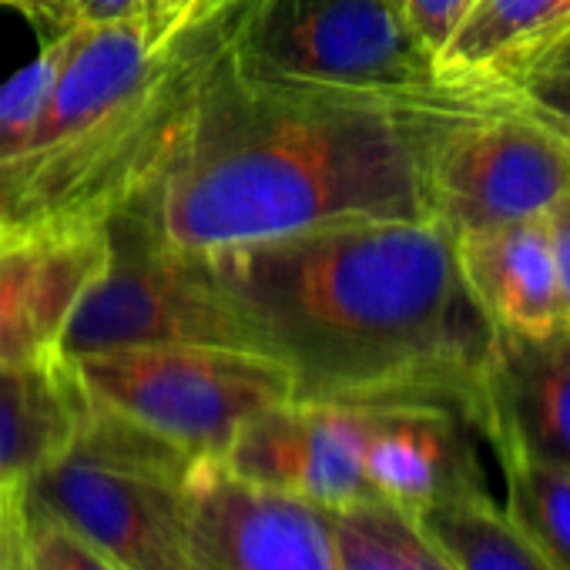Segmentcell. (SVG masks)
<instances>
[{"mask_svg":"<svg viewBox=\"0 0 570 570\" xmlns=\"http://www.w3.org/2000/svg\"><path fill=\"white\" fill-rule=\"evenodd\" d=\"M296 400L446 403L476 416L493 326L430 218H350L191 252Z\"/></svg>","mask_w":570,"mask_h":570,"instance_id":"6da1fadb","label":"cell"},{"mask_svg":"<svg viewBox=\"0 0 570 570\" xmlns=\"http://www.w3.org/2000/svg\"><path fill=\"white\" fill-rule=\"evenodd\" d=\"M413 105L255 85L222 48L175 148L121 208L178 252L426 218Z\"/></svg>","mask_w":570,"mask_h":570,"instance_id":"7a4b0ae2","label":"cell"},{"mask_svg":"<svg viewBox=\"0 0 570 570\" xmlns=\"http://www.w3.org/2000/svg\"><path fill=\"white\" fill-rule=\"evenodd\" d=\"M426 218L453 238L543 215L570 191L563 135L507 91H460L413 105Z\"/></svg>","mask_w":570,"mask_h":570,"instance_id":"3957f363","label":"cell"},{"mask_svg":"<svg viewBox=\"0 0 570 570\" xmlns=\"http://www.w3.org/2000/svg\"><path fill=\"white\" fill-rule=\"evenodd\" d=\"M225 58L245 81L426 101L443 91L436 61L390 0H235Z\"/></svg>","mask_w":570,"mask_h":570,"instance_id":"277c9868","label":"cell"},{"mask_svg":"<svg viewBox=\"0 0 570 570\" xmlns=\"http://www.w3.org/2000/svg\"><path fill=\"white\" fill-rule=\"evenodd\" d=\"M105 232L108 258L78 296L58 340L65 363L148 346L258 350L248 323L191 252L161 245L125 208L108 215Z\"/></svg>","mask_w":570,"mask_h":570,"instance_id":"5b68a950","label":"cell"},{"mask_svg":"<svg viewBox=\"0 0 570 570\" xmlns=\"http://www.w3.org/2000/svg\"><path fill=\"white\" fill-rule=\"evenodd\" d=\"M91 403L115 410L195 456L218 460L255 413L296 400L275 356L235 346H148L68 363Z\"/></svg>","mask_w":570,"mask_h":570,"instance_id":"8992f818","label":"cell"},{"mask_svg":"<svg viewBox=\"0 0 570 570\" xmlns=\"http://www.w3.org/2000/svg\"><path fill=\"white\" fill-rule=\"evenodd\" d=\"M191 570H340L330 510L202 456L185 483Z\"/></svg>","mask_w":570,"mask_h":570,"instance_id":"52a82bcc","label":"cell"},{"mask_svg":"<svg viewBox=\"0 0 570 570\" xmlns=\"http://www.w3.org/2000/svg\"><path fill=\"white\" fill-rule=\"evenodd\" d=\"M21 497L121 570H191L185 490L61 456Z\"/></svg>","mask_w":570,"mask_h":570,"instance_id":"ba28073f","label":"cell"},{"mask_svg":"<svg viewBox=\"0 0 570 570\" xmlns=\"http://www.w3.org/2000/svg\"><path fill=\"white\" fill-rule=\"evenodd\" d=\"M218 463L255 487L326 510L376 500L363 473V406L285 400L245 420Z\"/></svg>","mask_w":570,"mask_h":570,"instance_id":"9c48e42d","label":"cell"},{"mask_svg":"<svg viewBox=\"0 0 570 570\" xmlns=\"http://www.w3.org/2000/svg\"><path fill=\"white\" fill-rule=\"evenodd\" d=\"M363 473L376 493L406 513L436 503L490 497L473 413L446 403H360Z\"/></svg>","mask_w":570,"mask_h":570,"instance_id":"30bf717a","label":"cell"},{"mask_svg":"<svg viewBox=\"0 0 570 570\" xmlns=\"http://www.w3.org/2000/svg\"><path fill=\"white\" fill-rule=\"evenodd\" d=\"M108 258L105 222L55 218L0 248V363L58 356L65 323Z\"/></svg>","mask_w":570,"mask_h":570,"instance_id":"8fae6325","label":"cell"},{"mask_svg":"<svg viewBox=\"0 0 570 570\" xmlns=\"http://www.w3.org/2000/svg\"><path fill=\"white\" fill-rule=\"evenodd\" d=\"M480 430L497 460L570 470V320L543 333H497Z\"/></svg>","mask_w":570,"mask_h":570,"instance_id":"7c38bea8","label":"cell"},{"mask_svg":"<svg viewBox=\"0 0 570 570\" xmlns=\"http://www.w3.org/2000/svg\"><path fill=\"white\" fill-rule=\"evenodd\" d=\"M456 262L497 333H543L567 320L543 215L466 232Z\"/></svg>","mask_w":570,"mask_h":570,"instance_id":"4fadbf2b","label":"cell"},{"mask_svg":"<svg viewBox=\"0 0 570 570\" xmlns=\"http://www.w3.org/2000/svg\"><path fill=\"white\" fill-rule=\"evenodd\" d=\"M567 28L570 0H470L436 55V78L460 91H507Z\"/></svg>","mask_w":570,"mask_h":570,"instance_id":"5bb4252c","label":"cell"},{"mask_svg":"<svg viewBox=\"0 0 570 570\" xmlns=\"http://www.w3.org/2000/svg\"><path fill=\"white\" fill-rule=\"evenodd\" d=\"M88 403L61 356L0 363V493L21 490L68 453Z\"/></svg>","mask_w":570,"mask_h":570,"instance_id":"9a60e30c","label":"cell"},{"mask_svg":"<svg viewBox=\"0 0 570 570\" xmlns=\"http://www.w3.org/2000/svg\"><path fill=\"white\" fill-rule=\"evenodd\" d=\"M413 517L453 570H557L493 497L450 500Z\"/></svg>","mask_w":570,"mask_h":570,"instance_id":"2e32d148","label":"cell"},{"mask_svg":"<svg viewBox=\"0 0 570 570\" xmlns=\"http://www.w3.org/2000/svg\"><path fill=\"white\" fill-rule=\"evenodd\" d=\"M340 570H453L413 513L363 500L330 510Z\"/></svg>","mask_w":570,"mask_h":570,"instance_id":"e0dca14e","label":"cell"},{"mask_svg":"<svg viewBox=\"0 0 570 570\" xmlns=\"http://www.w3.org/2000/svg\"><path fill=\"white\" fill-rule=\"evenodd\" d=\"M500 466L507 483L503 510L557 570H570V470L533 460H503Z\"/></svg>","mask_w":570,"mask_h":570,"instance_id":"ac0fdd59","label":"cell"},{"mask_svg":"<svg viewBox=\"0 0 570 570\" xmlns=\"http://www.w3.org/2000/svg\"><path fill=\"white\" fill-rule=\"evenodd\" d=\"M0 523L8 537L11 570H121L65 523L31 507L21 490L0 493Z\"/></svg>","mask_w":570,"mask_h":570,"instance_id":"d6986e66","label":"cell"},{"mask_svg":"<svg viewBox=\"0 0 570 570\" xmlns=\"http://www.w3.org/2000/svg\"><path fill=\"white\" fill-rule=\"evenodd\" d=\"M75 31L78 24L65 35H55L31 65H24L18 75L0 85V161L24 158L28 141L48 108L51 88L61 75V65L71 51Z\"/></svg>","mask_w":570,"mask_h":570,"instance_id":"ffe728a7","label":"cell"},{"mask_svg":"<svg viewBox=\"0 0 570 570\" xmlns=\"http://www.w3.org/2000/svg\"><path fill=\"white\" fill-rule=\"evenodd\" d=\"M507 95L523 101L540 118L570 125V61H557V65L527 71L517 85L507 88Z\"/></svg>","mask_w":570,"mask_h":570,"instance_id":"44dd1931","label":"cell"},{"mask_svg":"<svg viewBox=\"0 0 570 570\" xmlns=\"http://www.w3.org/2000/svg\"><path fill=\"white\" fill-rule=\"evenodd\" d=\"M390 4L436 61V55L456 31L460 18L466 14L470 0H390Z\"/></svg>","mask_w":570,"mask_h":570,"instance_id":"7402d4cb","label":"cell"},{"mask_svg":"<svg viewBox=\"0 0 570 570\" xmlns=\"http://www.w3.org/2000/svg\"><path fill=\"white\" fill-rule=\"evenodd\" d=\"M543 225H547L550 248H553V265H557V282H560L563 313H567V320H570V191H563V195L543 212Z\"/></svg>","mask_w":570,"mask_h":570,"instance_id":"603a6c76","label":"cell"},{"mask_svg":"<svg viewBox=\"0 0 570 570\" xmlns=\"http://www.w3.org/2000/svg\"><path fill=\"white\" fill-rule=\"evenodd\" d=\"M71 18L81 28H105L125 21L151 24V0H75Z\"/></svg>","mask_w":570,"mask_h":570,"instance_id":"cb8c5ba5","label":"cell"},{"mask_svg":"<svg viewBox=\"0 0 570 570\" xmlns=\"http://www.w3.org/2000/svg\"><path fill=\"white\" fill-rule=\"evenodd\" d=\"M41 222L31 205L28 171L21 161H0V225Z\"/></svg>","mask_w":570,"mask_h":570,"instance_id":"d4e9b609","label":"cell"},{"mask_svg":"<svg viewBox=\"0 0 570 570\" xmlns=\"http://www.w3.org/2000/svg\"><path fill=\"white\" fill-rule=\"evenodd\" d=\"M0 8L21 11L28 21H35L51 38L55 35H65L68 28H75V18H71L75 0H0Z\"/></svg>","mask_w":570,"mask_h":570,"instance_id":"484cf974","label":"cell"},{"mask_svg":"<svg viewBox=\"0 0 570 570\" xmlns=\"http://www.w3.org/2000/svg\"><path fill=\"white\" fill-rule=\"evenodd\" d=\"M188 4L191 0H151V35L158 45L188 28Z\"/></svg>","mask_w":570,"mask_h":570,"instance_id":"4316f807","label":"cell"},{"mask_svg":"<svg viewBox=\"0 0 570 570\" xmlns=\"http://www.w3.org/2000/svg\"><path fill=\"white\" fill-rule=\"evenodd\" d=\"M557 61H570V28H567V31H563V35H560V38H557V41H553V45H550V48H547V51H543V55L527 68V71L543 68V65H557ZM527 71H523V75H527ZM523 75H520V78H523ZM520 78H517V81H520ZM517 81H513V85H517Z\"/></svg>","mask_w":570,"mask_h":570,"instance_id":"83f0119b","label":"cell"},{"mask_svg":"<svg viewBox=\"0 0 570 570\" xmlns=\"http://www.w3.org/2000/svg\"><path fill=\"white\" fill-rule=\"evenodd\" d=\"M232 4H235V0H191V4H188V24L205 21V18H215L218 11H225Z\"/></svg>","mask_w":570,"mask_h":570,"instance_id":"f1b7e54d","label":"cell"},{"mask_svg":"<svg viewBox=\"0 0 570 570\" xmlns=\"http://www.w3.org/2000/svg\"><path fill=\"white\" fill-rule=\"evenodd\" d=\"M31 225H38V222H24V225H0V248H8L11 242H18Z\"/></svg>","mask_w":570,"mask_h":570,"instance_id":"f546056e","label":"cell"},{"mask_svg":"<svg viewBox=\"0 0 570 570\" xmlns=\"http://www.w3.org/2000/svg\"><path fill=\"white\" fill-rule=\"evenodd\" d=\"M0 570H11V560H8V537H4V523H0Z\"/></svg>","mask_w":570,"mask_h":570,"instance_id":"4dcf8cb0","label":"cell"},{"mask_svg":"<svg viewBox=\"0 0 570 570\" xmlns=\"http://www.w3.org/2000/svg\"><path fill=\"white\" fill-rule=\"evenodd\" d=\"M547 121H550V118H547ZM550 125L563 135V141H567V148H570V125H567V121H550Z\"/></svg>","mask_w":570,"mask_h":570,"instance_id":"1f68e13d","label":"cell"}]
</instances>
